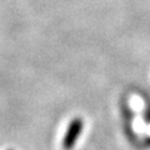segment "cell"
Here are the masks:
<instances>
[{"label": "cell", "instance_id": "obj_1", "mask_svg": "<svg viewBox=\"0 0 150 150\" xmlns=\"http://www.w3.org/2000/svg\"><path fill=\"white\" fill-rule=\"evenodd\" d=\"M69 130H70V131H69L67 139H65V143H67V145L71 144V143L74 142V139H75V137H76V134L79 133V124H78V123H74L73 126H71V128H70Z\"/></svg>", "mask_w": 150, "mask_h": 150}]
</instances>
